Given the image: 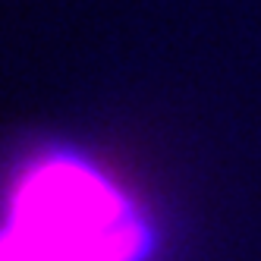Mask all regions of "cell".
Instances as JSON below:
<instances>
[{
  "mask_svg": "<svg viewBox=\"0 0 261 261\" xmlns=\"http://www.w3.org/2000/svg\"><path fill=\"white\" fill-rule=\"evenodd\" d=\"M161 223L110 161L69 139L0 167V261H158Z\"/></svg>",
  "mask_w": 261,
  "mask_h": 261,
  "instance_id": "obj_1",
  "label": "cell"
}]
</instances>
